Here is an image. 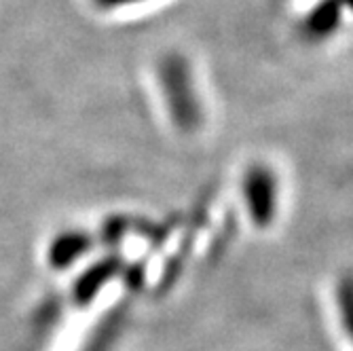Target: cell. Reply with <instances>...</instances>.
Segmentation results:
<instances>
[{
  "instance_id": "obj_1",
  "label": "cell",
  "mask_w": 353,
  "mask_h": 351,
  "mask_svg": "<svg viewBox=\"0 0 353 351\" xmlns=\"http://www.w3.org/2000/svg\"><path fill=\"white\" fill-rule=\"evenodd\" d=\"M336 305L343 320V328L353 343V279H343L336 288Z\"/></svg>"
}]
</instances>
